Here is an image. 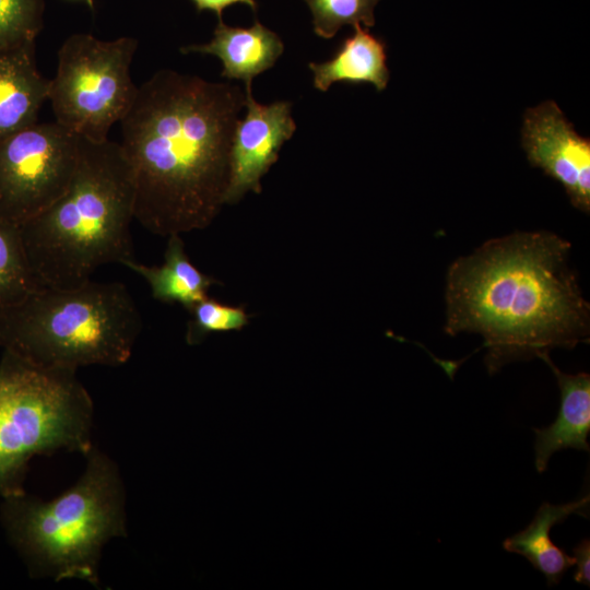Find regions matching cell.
I'll use <instances>...</instances> for the list:
<instances>
[{"instance_id": "obj_1", "label": "cell", "mask_w": 590, "mask_h": 590, "mask_svg": "<svg viewBox=\"0 0 590 590\" xmlns=\"http://www.w3.org/2000/svg\"><path fill=\"white\" fill-rule=\"evenodd\" d=\"M246 93L174 70L138 86L120 120L134 181V219L169 236L211 224L224 203L229 152Z\"/></svg>"}, {"instance_id": "obj_2", "label": "cell", "mask_w": 590, "mask_h": 590, "mask_svg": "<svg viewBox=\"0 0 590 590\" xmlns=\"http://www.w3.org/2000/svg\"><path fill=\"white\" fill-rule=\"evenodd\" d=\"M571 245L545 231L485 241L446 278L449 335L480 334L491 375L516 361L589 341L590 306L570 266Z\"/></svg>"}, {"instance_id": "obj_3", "label": "cell", "mask_w": 590, "mask_h": 590, "mask_svg": "<svg viewBox=\"0 0 590 590\" xmlns=\"http://www.w3.org/2000/svg\"><path fill=\"white\" fill-rule=\"evenodd\" d=\"M133 174L120 143L81 138L69 187L20 225L31 268L43 287L74 288L101 266L133 260Z\"/></svg>"}, {"instance_id": "obj_4", "label": "cell", "mask_w": 590, "mask_h": 590, "mask_svg": "<svg viewBox=\"0 0 590 590\" xmlns=\"http://www.w3.org/2000/svg\"><path fill=\"white\" fill-rule=\"evenodd\" d=\"M78 481L50 500L25 491L2 498L7 536L33 578L97 587L105 545L126 536V488L118 464L94 445Z\"/></svg>"}, {"instance_id": "obj_5", "label": "cell", "mask_w": 590, "mask_h": 590, "mask_svg": "<svg viewBox=\"0 0 590 590\" xmlns=\"http://www.w3.org/2000/svg\"><path fill=\"white\" fill-rule=\"evenodd\" d=\"M141 316L121 282L40 287L0 314L3 351L46 368L120 366L131 357Z\"/></svg>"}, {"instance_id": "obj_6", "label": "cell", "mask_w": 590, "mask_h": 590, "mask_svg": "<svg viewBox=\"0 0 590 590\" xmlns=\"http://www.w3.org/2000/svg\"><path fill=\"white\" fill-rule=\"evenodd\" d=\"M94 403L76 370L0 359V497L24 492L30 460L93 446Z\"/></svg>"}, {"instance_id": "obj_7", "label": "cell", "mask_w": 590, "mask_h": 590, "mask_svg": "<svg viewBox=\"0 0 590 590\" xmlns=\"http://www.w3.org/2000/svg\"><path fill=\"white\" fill-rule=\"evenodd\" d=\"M138 40H102L90 34L69 36L58 50L57 72L48 99L56 122L90 141L108 140L111 127L129 111L138 86L130 66Z\"/></svg>"}, {"instance_id": "obj_8", "label": "cell", "mask_w": 590, "mask_h": 590, "mask_svg": "<svg viewBox=\"0 0 590 590\" xmlns=\"http://www.w3.org/2000/svg\"><path fill=\"white\" fill-rule=\"evenodd\" d=\"M81 138L58 122L34 123L0 139V220L33 219L70 185Z\"/></svg>"}, {"instance_id": "obj_9", "label": "cell", "mask_w": 590, "mask_h": 590, "mask_svg": "<svg viewBox=\"0 0 590 590\" xmlns=\"http://www.w3.org/2000/svg\"><path fill=\"white\" fill-rule=\"evenodd\" d=\"M522 146L534 167L559 181L570 203L590 211V140L580 137L553 101L529 108L523 117Z\"/></svg>"}, {"instance_id": "obj_10", "label": "cell", "mask_w": 590, "mask_h": 590, "mask_svg": "<svg viewBox=\"0 0 590 590\" xmlns=\"http://www.w3.org/2000/svg\"><path fill=\"white\" fill-rule=\"evenodd\" d=\"M247 114L237 121L231 143L229 179L224 203L238 202L248 191L261 192V178L279 160L283 143L290 140L296 123L291 115L292 103H258L251 86H245Z\"/></svg>"}, {"instance_id": "obj_11", "label": "cell", "mask_w": 590, "mask_h": 590, "mask_svg": "<svg viewBox=\"0 0 590 590\" xmlns=\"http://www.w3.org/2000/svg\"><path fill=\"white\" fill-rule=\"evenodd\" d=\"M540 358L553 371L560 392V406L555 421L547 427L533 428L534 462L538 472L542 473L556 451L590 449L587 440L590 432V375L562 371L550 354Z\"/></svg>"}, {"instance_id": "obj_12", "label": "cell", "mask_w": 590, "mask_h": 590, "mask_svg": "<svg viewBox=\"0 0 590 590\" xmlns=\"http://www.w3.org/2000/svg\"><path fill=\"white\" fill-rule=\"evenodd\" d=\"M49 87L36 66L35 42L0 49V139L37 122Z\"/></svg>"}, {"instance_id": "obj_13", "label": "cell", "mask_w": 590, "mask_h": 590, "mask_svg": "<svg viewBox=\"0 0 590 590\" xmlns=\"http://www.w3.org/2000/svg\"><path fill=\"white\" fill-rule=\"evenodd\" d=\"M180 51L216 56L223 63V78L241 80L245 86H251L255 76L275 64L284 44L276 33L258 21L250 27H233L220 20L208 44L181 47Z\"/></svg>"}, {"instance_id": "obj_14", "label": "cell", "mask_w": 590, "mask_h": 590, "mask_svg": "<svg viewBox=\"0 0 590 590\" xmlns=\"http://www.w3.org/2000/svg\"><path fill=\"white\" fill-rule=\"evenodd\" d=\"M589 502L587 494L566 504L543 503L523 530L504 540V548L527 558L533 568L544 575L547 586H556L575 560L565 550L554 544L551 530L570 515L588 517Z\"/></svg>"}, {"instance_id": "obj_15", "label": "cell", "mask_w": 590, "mask_h": 590, "mask_svg": "<svg viewBox=\"0 0 590 590\" xmlns=\"http://www.w3.org/2000/svg\"><path fill=\"white\" fill-rule=\"evenodd\" d=\"M354 34L346 37L328 61L308 64L314 87L327 92L335 82L370 83L378 92L387 87L390 72L387 67L386 44L355 24Z\"/></svg>"}, {"instance_id": "obj_16", "label": "cell", "mask_w": 590, "mask_h": 590, "mask_svg": "<svg viewBox=\"0 0 590 590\" xmlns=\"http://www.w3.org/2000/svg\"><path fill=\"white\" fill-rule=\"evenodd\" d=\"M162 266L149 267L133 260L122 266L140 274L150 285L152 296L163 303L181 304L189 310L204 299L206 291L217 281L203 274L189 260L180 235L168 236Z\"/></svg>"}, {"instance_id": "obj_17", "label": "cell", "mask_w": 590, "mask_h": 590, "mask_svg": "<svg viewBox=\"0 0 590 590\" xmlns=\"http://www.w3.org/2000/svg\"><path fill=\"white\" fill-rule=\"evenodd\" d=\"M40 287L28 262L20 226L0 220V314Z\"/></svg>"}, {"instance_id": "obj_18", "label": "cell", "mask_w": 590, "mask_h": 590, "mask_svg": "<svg viewBox=\"0 0 590 590\" xmlns=\"http://www.w3.org/2000/svg\"><path fill=\"white\" fill-rule=\"evenodd\" d=\"M312 15L314 32L329 39L344 25H375L374 9L380 0H304Z\"/></svg>"}, {"instance_id": "obj_19", "label": "cell", "mask_w": 590, "mask_h": 590, "mask_svg": "<svg viewBox=\"0 0 590 590\" xmlns=\"http://www.w3.org/2000/svg\"><path fill=\"white\" fill-rule=\"evenodd\" d=\"M186 342L189 345L201 343L210 333L240 330L249 322L243 307L228 306L205 297L189 310Z\"/></svg>"}, {"instance_id": "obj_20", "label": "cell", "mask_w": 590, "mask_h": 590, "mask_svg": "<svg viewBox=\"0 0 590 590\" xmlns=\"http://www.w3.org/2000/svg\"><path fill=\"white\" fill-rule=\"evenodd\" d=\"M43 12L44 0H0V49L34 43Z\"/></svg>"}, {"instance_id": "obj_21", "label": "cell", "mask_w": 590, "mask_h": 590, "mask_svg": "<svg viewBox=\"0 0 590 590\" xmlns=\"http://www.w3.org/2000/svg\"><path fill=\"white\" fill-rule=\"evenodd\" d=\"M574 560L577 568L573 575L576 582L583 586H590V541L581 540L574 548Z\"/></svg>"}, {"instance_id": "obj_22", "label": "cell", "mask_w": 590, "mask_h": 590, "mask_svg": "<svg viewBox=\"0 0 590 590\" xmlns=\"http://www.w3.org/2000/svg\"><path fill=\"white\" fill-rule=\"evenodd\" d=\"M196 5L198 12L203 10L213 11L219 21L222 20V12L229 5L241 3L248 5L253 12L257 11L258 3L256 0H191Z\"/></svg>"}, {"instance_id": "obj_23", "label": "cell", "mask_w": 590, "mask_h": 590, "mask_svg": "<svg viewBox=\"0 0 590 590\" xmlns=\"http://www.w3.org/2000/svg\"><path fill=\"white\" fill-rule=\"evenodd\" d=\"M91 9L94 7V0H84Z\"/></svg>"}]
</instances>
